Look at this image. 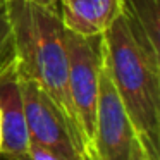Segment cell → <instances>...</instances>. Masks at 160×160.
I'll return each instance as SVG.
<instances>
[{
	"mask_svg": "<svg viewBox=\"0 0 160 160\" xmlns=\"http://www.w3.org/2000/svg\"><path fill=\"white\" fill-rule=\"evenodd\" d=\"M136 139L134 128L128 112L102 66L98 102L95 115V129L88 148L90 160H129L132 141Z\"/></svg>",
	"mask_w": 160,
	"mask_h": 160,
	"instance_id": "cell-5",
	"label": "cell"
},
{
	"mask_svg": "<svg viewBox=\"0 0 160 160\" xmlns=\"http://www.w3.org/2000/svg\"><path fill=\"white\" fill-rule=\"evenodd\" d=\"M129 160H150V157L146 155L143 145L139 143V139L136 138L132 141V146H131V155H129Z\"/></svg>",
	"mask_w": 160,
	"mask_h": 160,
	"instance_id": "cell-10",
	"label": "cell"
},
{
	"mask_svg": "<svg viewBox=\"0 0 160 160\" xmlns=\"http://www.w3.org/2000/svg\"><path fill=\"white\" fill-rule=\"evenodd\" d=\"M7 12L19 76L36 83L59 105L88 152L69 93L67 53L60 16L28 0H7Z\"/></svg>",
	"mask_w": 160,
	"mask_h": 160,
	"instance_id": "cell-2",
	"label": "cell"
},
{
	"mask_svg": "<svg viewBox=\"0 0 160 160\" xmlns=\"http://www.w3.org/2000/svg\"><path fill=\"white\" fill-rule=\"evenodd\" d=\"M0 129H2L0 153L26 155L29 138L21 91V76L16 60L0 72Z\"/></svg>",
	"mask_w": 160,
	"mask_h": 160,
	"instance_id": "cell-6",
	"label": "cell"
},
{
	"mask_svg": "<svg viewBox=\"0 0 160 160\" xmlns=\"http://www.w3.org/2000/svg\"><path fill=\"white\" fill-rule=\"evenodd\" d=\"M29 143L52 150L64 160H88V152L59 105L36 83L21 78Z\"/></svg>",
	"mask_w": 160,
	"mask_h": 160,
	"instance_id": "cell-4",
	"label": "cell"
},
{
	"mask_svg": "<svg viewBox=\"0 0 160 160\" xmlns=\"http://www.w3.org/2000/svg\"><path fill=\"white\" fill-rule=\"evenodd\" d=\"M64 45L67 53L71 100L76 110L83 138L90 148L97 115L100 71L103 66L102 35L81 36L64 28Z\"/></svg>",
	"mask_w": 160,
	"mask_h": 160,
	"instance_id": "cell-3",
	"label": "cell"
},
{
	"mask_svg": "<svg viewBox=\"0 0 160 160\" xmlns=\"http://www.w3.org/2000/svg\"><path fill=\"white\" fill-rule=\"evenodd\" d=\"M16 60L14 36L7 12V0H0V72Z\"/></svg>",
	"mask_w": 160,
	"mask_h": 160,
	"instance_id": "cell-8",
	"label": "cell"
},
{
	"mask_svg": "<svg viewBox=\"0 0 160 160\" xmlns=\"http://www.w3.org/2000/svg\"><path fill=\"white\" fill-rule=\"evenodd\" d=\"M28 2H33V4H36V5H42V7H47V9H50V11L60 14V2H62V0H28Z\"/></svg>",
	"mask_w": 160,
	"mask_h": 160,
	"instance_id": "cell-11",
	"label": "cell"
},
{
	"mask_svg": "<svg viewBox=\"0 0 160 160\" xmlns=\"http://www.w3.org/2000/svg\"><path fill=\"white\" fill-rule=\"evenodd\" d=\"M0 160H28L26 155H9V153H0Z\"/></svg>",
	"mask_w": 160,
	"mask_h": 160,
	"instance_id": "cell-12",
	"label": "cell"
},
{
	"mask_svg": "<svg viewBox=\"0 0 160 160\" xmlns=\"http://www.w3.org/2000/svg\"><path fill=\"white\" fill-rule=\"evenodd\" d=\"M88 160H90V158H88Z\"/></svg>",
	"mask_w": 160,
	"mask_h": 160,
	"instance_id": "cell-15",
	"label": "cell"
},
{
	"mask_svg": "<svg viewBox=\"0 0 160 160\" xmlns=\"http://www.w3.org/2000/svg\"><path fill=\"white\" fill-rule=\"evenodd\" d=\"M26 157H28V160H64L62 157H59L52 150L45 148V146L38 145V143H29Z\"/></svg>",
	"mask_w": 160,
	"mask_h": 160,
	"instance_id": "cell-9",
	"label": "cell"
},
{
	"mask_svg": "<svg viewBox=\"0 0 160 160\" xmlns=\"http://www.w3.org/2000/svg\"><path fill=\"white\" fill-rule=\"evenodd\" d=\"M119 2H121V0H119Z\"/></svg>",
	"mask_w": 160,
	"mask_h": 160,
	"instance_id": "cell-14",
	"label": "cell"
},
{
	"mask_svg": "<svg viewBox=\"0 0 160 160\" xmlns=\"http://www.w3.org/2000/svg\"><path fill=\"white\" fill-rule=\"evenodd\" d=\"M0 146H2V129H0Z\"/></svg>",
	"mask_w": 160,
	"mask_h": 160,
	"instance_id": "cell-13",
	"label": "cell"
},
{
	"mask_svg": "<svg viewBox=\"0 0 160 160\" xmlns=\"http://www.w3.org/2000/svg\"><path fill=\"white\" fill-rule=\"evenodd\" d=\"M107 71L136 138L150 160H160V50L139 22L121 14L102 35Z\"/></svg>",
	"mask_w": 160,
	"mask_h": 160,
	"instance_id": "cell-1",
	"label": "cell"
},
{
	"mask_svg": "<svg viewBox=\"0 0 160 160\" xmlns=\"http://www.w3.org/2000/svg\"><path fill=\"white\" fill-rule=\"evenodd\" d=\"M119 14V0H62L59 16L69 31L81 36H98Z\"/></svg>",
	"mask_w": 160,
	"mask_h": 160,
	"instance_id": "cell-7",
	"label": "cell"
}]
</instances>
